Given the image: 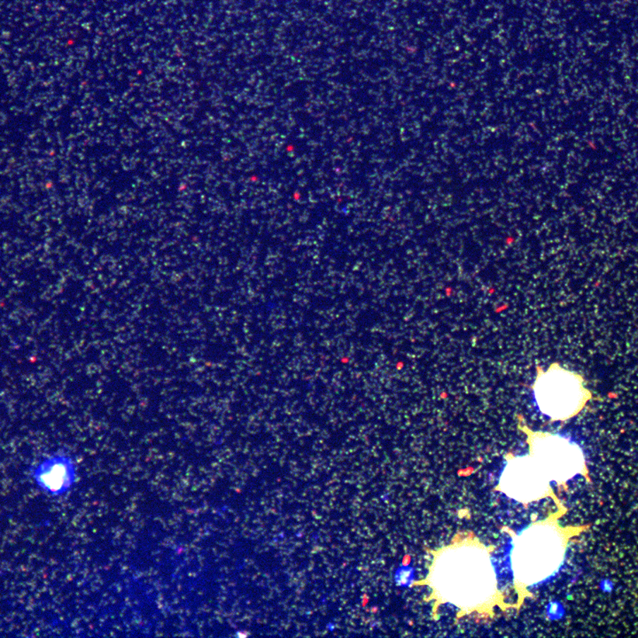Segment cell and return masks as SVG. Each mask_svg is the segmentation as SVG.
Masks as SVG:
<instances>
[{
	"instance_id": "1",
	"label": "cell",
	"mask_w": 638,
	"mask_h": 638,
	"mask_svg": "<svg viewBox=\"0 0 638 638\" xmlns=\"http://www.w3.org/2000/svg\"><path fill=\"white\" fill-rule=\"evenodd\" d=\"M532 390L541 414L553 421L575 417L592 398L584 378L558 363L550 365L546 372L542 367H536Z\"/></svg>"
}]
</instances>
